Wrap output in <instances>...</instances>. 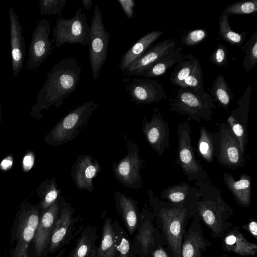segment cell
Returning <instances> with one entry per match:
<instances>
[{"instance_id":"cell-27","label":"cell","mask_w":257,"mask_h":257,"mask_svg":"<svg viewBox=\"0 0 257 257\" xmlns=\"http://www.w3.org/2000/svg\"><path fill=\"white\" fill-rule=\"evenodd\" d=\"M223 180L227 188L234 197L236 202L244 207L249 206L251 199V179L243 174L238 181L230 174L223 173Z\"/></svg>"},{"instance_id":"cell-17","label":"cell","mask_w":257,"mask_h":257,"mask_svg":"<svg viewBox=\"0 0 257 257\" xmlns=\"http://www.w3.org/2000/svg\"><path fill=\"white\" fill-rule=\"evenodd\" d=\"M142 132L153 150L159 156L169 147V127L161 113L156 111L151 120L148 121L146 116L142 119Z\"/></svg>"},{"instance_id":"cell-41","label":"cell","mask_w":257,"mask_h":257,"mask_svg":"<svg viewBox=\"0 0 257 257\" xmlns=\"http://www.w3.org/2000/svg\"><path fill=\"white\" fill-rule=\"evenodd\" d=\"M208 34L204 29H195L186 33L181 39L182 43L188 47L193 46L204 41Z\"/></svg>"},{"instance_id":"cell-35","label":"cell","mask_w":257,"mask_h":257,"mask_svg":"<svg viewBox=\"0 0 257 257\" xmlns=\"http://www.w3.org/2000/svg\"><path fill=\"white\" fill-rule=\"evenodd\" d=\"M251 87L248 86L242 97L238 101V107L232 111L227 121L237 123L247 128Z\"/></svg>"},{"instance_id":"cell-13","label":"cell","mask_w":257,"mask_h":257,"mask_svg":"<svg viewBox=\"0 0 257 257\" xmlns=\"http://www.w3.org/2000/svg\"><path fill=\"white\" fill-rule=\"evenodd\" d=\"M135 233L132 242L139 257H150L151 250L158 246H164L161 233L154 224V214L146 207L142 209Z\"/></svg>"},{"instance_id":"cell-23","label":"cell","mask_w":257,"mask_h":257,"mask_svg":"<svg viewBox=\"0 0 257 257\" xmlns=\"http://www.w3.org/2000/svg\"><path fill=\"white\" fill-rule=\"evenodd\" d=\"M239 229L238 226H233L225 233L222 238L224 250L241 256H254L257 245L247 240Z\"/></svg>"},{"instance_id":"cell-8","label":"cell","mask_w":257,"mask_h":257,"mask_svg":"<svg viewBox=\"0 0 257 257\" xmlns=\"http://www.w3.org/2000/svg\"><path fill=\"white\" fill-rule=\"evenodd\" d=\"M191 133L188 122L178 124L177 129L178 149L175 163L181 166L189 180H195L200 185H204L207 179V174L195 158L191 144Z\"/></svg>"},{"instance_id":"cell-6","label":"cell","mask_w":257,"mask_h":257,"mask_svg":"<svg viewBox=\"0 0 257 257\" xmlns=\"http://www.w3.org/2000/svg\"><path fill=\"white\" fill-rule=\"evenodd\" d=\"M171 111L187 115L193 120H211V116L216 106L210 94L206 92L199 93L187 88H179L176 96L170 100Z\"/></svg>"},{"instance_id":"cell-22","label":"cell","mask_w":257,"mask_h":257,"mask_svg":"<svg viewBox=\"0 0 257 257\" xmlns=\"http://www.w3.org/2000/svg\"><path fill=\"white\" fill-rule=\"evenodd\" d=\"M174 39L162 41L150 47L139 59L132 63L123 74L127 76L130 73L147 68L158 61L167 53L176 48Z\"/></svg>"},{"instance_id":"cell-21","label":"cell","mask_w":257,"mask_h":257,"mask_svg":"<svg viewBox=\"0 0 257 257\" xmlns=\"http://www.w3.org/2000/svg\"><path fill=\"white\" fill-rule=\"evenodd\" d=\"M114 193L117 213L121 216L128 234L133 235L137 230L141 216L137 206L138 201L119 191H115Z\"/></svg>"},{"instance_id":"cell-47","label":"cell","mask_w":257,"mask_h":257,"mask_svg":"<svg viewBox=\"0 0 257 257\" xmlns=\"http://www.w3.org/2000/svg\"><path fill=\"white\" fill-rule=\"evenodd\" d=\"M13 165V158L11 156H8L5 158L1 162L0 164V168L6 171L11 168Z\"/></svg>"},{"instance_id":"cell-12","label":"cell","mask_w":257,"mask_h":257,"mask_svg":"<svg viewBox=\"0 0 257 257\" xmlns=\"http://www.w3.org/2000/svg\"><path fill=\"white\" fill-rule=\"evenodd\" d=\"M127 146L126 156L118 162L112 164V170L116 179L123 186L131 189L141 188L143 183L140 170L144 162L140 157L137 145L124 136Z\"/></svg>"},{"instance_id":"cell-34","label":"cell","mask_w":257,"mask_h":257,"mask_svg":"<svg viewBox=\"0 0 257 257\" xmlns=\"http://www.w3.org/2000/svg\"><path fill=\"white\" fill-rule=\"evenodd\" d=\"M192 60L193 67L190 74L182 82L179 88H187L196 92L203 93L204 91L202 69L198 59L191 54H187Z\"/></svg>"},{"instance_id":"cell-16","label":"cell","mask_w":257,"mask_h":257,"mask_svg":"<svg viewBox=\"0 0 257 257\" xmlns=\"http://www.w3.org/2000/svg\"><path fill=\"white\" fill-rule=\"evenodd\" d=\"M123 82L131 100L137 105H148L168 98L163 85L157 81L128 77Z\"/></svg>"},{"instance_id":"cell-20","label":"cell","mask_w":257,"mask_h":257,"mask_svg":"<svg viewBox=\"0 0 257 257\" xmlns=\"http://www.w3.org/2000/svg\"><path fill=\"white\" fill-rule=\"evenodd\" d=\"M193 221L183 235L181 257H203V253L211 245L204 235L199 219L193 216Z\"/></svg>"},{"instance_id":"cell-5","label":"cell","mask_w":257,"mask_h":257,"mask_svg":"<svg viewBox=\"0 0 257 257\" xmlns=\"http://www.w3.org/2000/svg\"><path fill=\"white\" fill-rule=\"evenodd\" d=\"M98 104L90 100L71 110L46 135L45 143L57 146L75 139L81 131L87 126Z\"/></svg>"},{"instance_id":"cell-2","label":"cell","mask_w":257,"mask_h":257,"mask_svg":"<svg viewBox=\"0 0 257 257\" xmlns=\"http://www.w3.org/2000/svg\"><path fill=\"white\" fill-rule=\"evenodd\" d=\"M148 194L164 245L171 257H181L183 237L188 221L192 218V211L184 206L159 200L151 189H148Z\"/></svg>"},{"instance_id":"cell-28","label":"cell","mask_w":257,"mask_h":257,"mask_svg":"<svg viewBox=\"0 0 257 257\" xmlns=\"http://www.w3.org/2000/svg\"><path fill=\"white\" fill-rule=\"evenodd\" d=\"M98 238L95 228L90 225L83 228L75 247L68 257H88L96 247Z\"/></svg>"},{"instance_id":"cell-25","label":"cell","mask_w":257,"mask_h":257,"mask_svg":"<svg viewBox=\"0 0 257 257\" xmlns=\"http://www.w3.org/2000/svg\"><path fill=\"white\" fill-rule=\"evenodd\" d=\"M161 31H152L142 37L122 54L118 68L124 73L128 67L143 55L147 49L164 33Z\"/></svg>"},{"instance_id":"cell-52","label":"cell","mask_w":257,"mask_h":257,"mask_svg":"<svg viewBox=\"0 0 257 257\" xmlns=\"http://www.w3.org/2000/svg\"><path fill=\"white\" fill-rule=\"evenodd\" d=\"M117 257H127L126 255L122 254H118Z\"/></svg>"},{"instance_id":"cell-26","label":"cell","mask_w":257,"mask_h":257,"mask_svg":"<svg viewBox=\"0 0 257 257\" xmlns=\"http://www.w3.org/2000/svg\"><path fill=\"white\" fill-rule=\"evenodd\" d=\"M198 192L199 189L193 188L186 183H182L163 190L161 198L167 200L169 203L184 206L192 212V207Z\"/></svg>"},{"instance_id":"cell-53","label":"cell","mask_w":257,"mask_h":257,"mask_svg":"<svg viewBox=\"0 0 257 257\" xmlns=\"http://www.w3.org/2000/svg\"><path fill=\"white\" fill-rule=\"evenodd\" d=\"M220 257H228L226 253H224Z\"/></svg>"},{"instance_id":"cell-42","label":"cell","mask_w":257,"mask_h":257,"mask_svg":"<svg viewBox=\"0 0 257 257\" xmlns=\"http://www.w3.org/2000/svg\"><path fill=\"white\" fill-rule=\"evenodd\" d=\"M210 61L214 65L221 67L228 63V51L222 44H218L209 57Z\"/></svg>"},{"instance_id":"cell-31","label":"cell","mask_w":257,"mask_h":257,"mask_svg":"<svg viewBox=\"0 0 257 257\" xmlns=\"http://www.w3.org/2000/svg\"><path fill=\"white\" fill-rule=\"evenodd\" d=\"M210 95L213 101L228 111V106L233 97L226 81L221 74H218L214 80Z\"/></svg>"},{"instance_id":"cell-11","label":"cell","mask_w":257,"mask_h":257,"mask_svg":"<svg viewBox=\"0 0 257 257\" xmlns=\"http://www.w3.org/2000/svg\"><path fill=\"white\" fill-rule=\"evenodd\" d=\"M65 201L63 197H60L47 209L41 212L39 224L32 241L30 257H46L49 253L53 232Z\"/></svg>"},{"instance_id":"cell-32","label":"cell","mask_w":257,"mask_h":257,"mask_svg":"<svg viewBox=\"0 0 257 257\" xmlns=\"http://www.w3.org/2000/svg\"><path fill=\"white\" fill-rule=\"evenodd\" d=\"M114 232L115 242L118 254H122L127 257H136V252L134 244L131 240L127 232L120 225L117 220L112 222Z\"/></svg>"},{"instance_id":"cell-38","label":"cell","mask_w":257,"mask_h":257,"mask_svg":"<svg viewBox=\"0 0 257 257\" xmlns=\"http://www.w3.org/2000/svg\"><path fill=\"white\" fill-rule=\"evenodd\" d=\"M176 64L174 70L171 73L169 80L172 84L180 87L190 74L193 67V62L187 54L184 56L183 59L180 60Z\"/></svg>"},{"instance_id":"cell-14","label":"cell","mask_w":257,"mask_h":257,"mask_svg":"<svg viewBox=\"0 0 257 257\" xmlns=\"http://www.w3.org/2000/svg\"><path fill=\"white\" fill-rule=\"evenodd\" d=\"M51 32L49 22L43 19L39 21L32 34L29 56L25 69L32 72L38 68L55 48L54 39L49 38Z\"/></svg>"},{"instance_id":"cell-15","label":"cell","mask_w":257,"mask_h":257,"mask_svg":"<svg viewBox=\"0 0 257 257\" xmlns=\"http://www.w3.org/2000/svg\"><path fill=\"white\" fill-rule=\"evenodd\" d=\"M75 208L65 201L60 211L49 246V253L54 254L64 245L69 244L83 229L82 225L75 231L79 216L74 217Z\"/></svg>"},{"instance_id":"cell-43","label":"cell","mask_w":257,"mask_h":257,"mask_svg":"<svg viewBox=\"0 0 257 257\" xmlns=\"http://www.w3.org/2000/svg\"><path fill=\"white\" fill-rule=\"evenodd\" d=\"M126 18L132 19L135 16L136 3L133 0H118Z\"/></svg>"},{"instance_id":"cell-49","label":"cell","mask_w":257,"mask_h":257,"mask_svg":"<svg viewBox=\"0 0 257 257\" xmlns=\"http://www.w3.org/2000/svg\"><path fill=\"white\" fill-rule=\"evenodd\" d=\"M65 250V248H63L61 249L59 252L57 253V254L54 257H62L63 254H64Z\"/></svg>"},{"instance_id":"cell-48","label":"cell","mask_w":257,"mask_h":257,"mask_svg":"<svg viewBox=\"0 0 257 257\" xmlns=\"http://www.w3.org/2000/svg\"><path fill=\"white\" fill-rule=\"evenodd\" d=\"M82 3L85 9L87 10H89L92 6V1L83 0L82 1Z\"/></svg>"},{"instance_id":"cell-10","label":"cell","mask_w":257,"mask_h":257,"mask_svg":"<svg viewBox=\"0 0 257 257\" xmlns=\"http://www.w3.org/2000/svg\"><path fill=\"white\" fill-rule=\"evenodd\" d=\"M218 131L214 133L215 156L217 162L231 169L242 167L245 158L239 142L227 123L219 124Z\"/></svg>"},{"instance_id":"cell-30","label":"cell","mask_w":257,"mask_h":257,"mask_svg":"<svg viewBox=\"0 0 257 257\" xmlns=\"http://www.w3.org/2000/svg\"><path fill=\"white\" fill-rule=\"evenodd\" d=\"M36 192L41 199L39 205L43 212L60 198L61 190L57 189L55 179L53 178L42 182Z\"/></svg>"},{"instance_id":"cell-36","label":"cell","mask_w":257,"mask_h":257,"mask_svg":"<svg viewBox=\"0 0 257 257\" xmlns=\"http://www.w3.org/2000/svg\"><path fill=\"white\" fill-rule=\"evenodd\" d=\"M198 148L203 159L211 163L215 157L214 133L209 132L204 126L200 128Z\"/></svg>"},{"instance_id":"cell-9","label":"cell","mask_w":257,"mask_h":257,"mask_svg":"<svg viewBox=\"0 0 257 257\" xmlns=\"http://www.w3.org/2000/svg\"><path fill=\"white\" fill-rule=\"evenodd\" d=\"M90 40L88 43L89 61L92 76L97 79L105 63L107 55L110 35L102 21V13L98 6L94 8L90 26Z\"/></svg>"},{"instance_id":"cell-51","label":"cell","mask_w":257,"mask_h":257,"mask_svg":"<svg viewBox=\"0 0 257 257\" xmlns=\"http://www.w3.org/2000/svg\"><path fill=\"white\" fill-rule=\"evenodd\" d=\"M1 110H2V107H1V103H0V122L1 121V117H2Z\"/></svg>"},{"instance_id":"cell-37","label":"cell","mask_w":257,"mask_h":257,"mask_svg":"<svg viewBox=\"0 0 257 257\" xmlns=\"http://www.w3.org/2000/svg\"><path fill=\"white\" fill-rule=\"evenodd\" d=\"M244 53L243 67L248 72L257 62V32L255 31L250 38L241 47Z\"/></svg>"},{"instance_id":"cell-29","label":"cell","mask_w":257,"mask_h":257,"mask_svg":"<svg viewBox=\"0 0 257 257\" xmlns=\"http://www.w3.org/2000/svg\"><path fill=\"white\" fill-rule=\"evenodd\" d=\"M111 218H106L102 228L101 241L96 249V257H117Z\"/></svg>"},{"instance_id":"cell-18","label":"cell","mask_w":257,"mask_h":257,"mask_svg":"<svg viewBox=\"0 0 257 257\" xmlns=\"http://www.w3.org/2000/svg\"><path fill=\"white\" fill-rule=\"evenodd\" d=\"M101 168L98 161L89 155H79L72 165L70 175L77 188L92 192L93 179L98 175Z\"/></svg>"},{"instance_id":"cell-1","label":"cell","mask_w":257,"mask_h":257,"mask_svg":"<svg viewBox=\"0 0 257 257\" xmlns=\"http://www.w3.org/2000/svg\"><path fill=\"white\" fill-rule=\"evenodd\" d=\"M81 73V68L74 58H67L55 64L37 95L31 115L39 120L44 116L43 110L52 106L58 108L62 105L64 100L76 91Z\"/></svg>"},{"instance_id":"cell-45","label":"cell","mask_w":257,"mask_h":257,"mask_svg":"<svg viewBox=\"0 0 257 257\" xmlns=\"http://www.w3.org/2000/svg\"><path fill=\"white\" fill-rule=\"evenodd\" d=\"M150 257H171L164 246L160 245L153 249L149 253Z\"/></svg>"},{"instance_id":"cell-19","label":"cell","mask_w":257,"mask_h":257,"mask_svg":"<svg viewBox=\"0 0 257 257\" xmlns=\"http://www.w3.org/2000/svg\"><path fill=\"white\" fill-rule=\"evenodd\" d=\"M10 24V39L12 72L15 77L18 76L24 66L26 56L23 28L19 22V17L13 8L9 11Z\"/></svg>"},{"instance_id":"cell-44","label":"cell","mask_w":257,"mask_h":257,"mask_svg":"<svg viewBox=\"0 0 257 257\" xmlns=\"http://www.w3.org/2000/svg\"><path fill=\"white\" fill-rule=\"evenodd\" d=\"M35 160L34 155L32 151H28L23 160V168L25 172L29 171L33 166Z\"/></svg>"},{"instance_id":"cell-33","label":"cell","mask_w":257,"mask_h":257,"mask_svg":"<svg viewBox=\"0 0 257 257\" xmlns=\"http://www.w3.org/2000/svg\"><path fill=\"white\" fill-rule=\"evenodd\" d=\"M228 17L223 11L222 12L219 20V35L230 45L241 46L246 38V33H237L233 31L229 23Z\"/></svg>"},{"instance_id":"cell-3","label":"cell","mask_w":257,"mask_h":257,"mask_svg":"<svg viewBox=\"0 0 257 257\" xmlns=\"http://www.w3.org/2000/svg\"><path fill=\"white\" fill-rule=\"evenodd\" d=\"M212 188L199 189L192 207V216L197 217L208 227L213 237L222 238L225 233L233 226L229 219L233 212L219 193Z\"/></svg>"},{"instance_id":"cell-40","label":"cell","mask_w":257,"mask_h":257,"mask_svg":"<svg viewBox=\"0 0 257 257\" xmlns=\"http://www.w3.org/2000/svg\"><path fill=\"white\" fill-rule=\"evenodd\" d=\"M66 2L67 0H39L40 14L42 15L56 14L60 15Z\"/></svg>"},{"instance_id":"cell-46","label":"cell","mask_w":257,"mask_h":257,"mask_svg":"<svg viewBox=\"0 0 257 257\" xmlns=\"http://www.w3.org/2000/svg\"><path fill=\"white\" fill-rule=\"evenodd\" d=\"M244 229L246 230L251 235L256 239L257 237V223L254 220H252L244 224L242 226Z\"/></svg>"},{"instance_id":"cell-39","label":"cell","mask_w":257,"mask_h":257,"mask_svg":"<svg viewBox=\"0 0 257 257\" xmlns=\"http://www.w3.org/2000/svg\"><path fill=\"white\" fill-rule=\"evenodd\" d=\"M257 0L240 1L228 5L223 11L226 15L255 14Z\"/></svg>"},{"instance_id":"cell-24","label":"cell","mask_w":257,"mask_h":257,"mask_svg":"<svg viewBox=\"0 0 257 257\" xmlns=\"http://www.w3.org/2000/svg\"><path fill=\"white\" fill-rule=\"evenodd\" d=\"M181 47L175 48L153 65L143 69L132 72L127 77L139 76L150 78L163 75L174 64L184 58L181 53Z\"/></svg>"},{"instance_id":"cell-50","label":"cell","mask_w":257,"mask_h":257,"mask_svg":"<svg viewBox=\"0 0 257 257\" xmlns=\"http://www.w3.org/2000/svg\"><path fill=\"white\" fill-rule=\"evenodd\" d=\"M96 249L97 247H96L92 252V253L90 254L88 257H96Z\"/></svg>"},{"instance_id":"cell-7","label":"cell","mask_w":257,"mask_h":257,"mask_svg":"<svg viewBox=\"0 0 257 257\" xmlns=\"http://www.w3.org/2000/svg\"><path fill=\"white\" fill-rule=\"evenodd\" d=\"M53 32L55 46L58 48L65 43L86 46L89 42L90 28L86 16L79 8L71 19L58 17Z\"/></svg>"},{"instance_id":"cell-4","label":"cell","mask_w":257,"mask_h":257,"mask_svg":"<svg viewBox=\"0 0 257 257\" xmlns=\"http://www.w3.org/2000/svg\"><path fill=\"white\" fill-rule=\"evenodd\" d=\"M41 209L39 205L24 203L17 212L11 228V257H30L29 246L39 224Z\"/></svg>"}]
</instances>
